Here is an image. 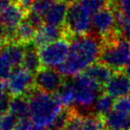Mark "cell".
<instances>
[{
	"mask_svg": "<svg viewBox=\"0 0 130 130\" xmlns=\"http://www.w3.org/2000/svg\"><path fill=\"white\" fill-rule=\"evenodd\" d=\"M83 74L101 87L104 88L106 83L113 76V71L101 62H96L95 64L88 67Z\"/></svg>",
	"mask_w": 130,
	"mask_h": 130,
	"instance_id": "obj_15",
	"label": "cell"
},
{
	"mask_svg": "<svg viewBox=\"0 0 130 130\" xmlns=\"http://www.w3.org/2000/svg\"><path fill=\"white\" fill-rule=\"evenodd\" d=\"M37 30L29 23L28 21L23 19V21L18 25L13 32V39L12 42L26 45L32 43L34 37L36 36Z\"/></svg>",
	"mask_w": 130,
	"mask_h": 130,
	"instance_id": "obj_19",
	"label": "cell"
},
{
	"mask_svg": "<svg viewBox=\"0 0 130 130\" xmlns=\"http://www.w3.org/2000/svg\"><path fill=\"white\" fill-rule=\"evenodd\" d=\"M110 7L120 11L130 20V0H113Z\"/></svg>",
	"mask_w": 130,
	"mask_h": 130,
	"instance_id": "obj_26",
	"label": "cell"
},
{
	"mask_svg": "<svg viewBox=\"0 0 130 130\" xmlns=\"http://www.w3.org/2000/svg\"><path fill=\"white\" fill-rule=\"evenodd\" d=\"M71 116V108H64L58 113L47 130H64Z\"/></svg>",
	"mask_w": 130,
	"mask_h": 130,
	"instance_id": "obj_23",
	"label": "cell"
},
{
	"mask_svg": "<svg viewBox=\"0 0 130 130\" xmlns=\"http://www.w3.org/2000/svg\"><path fill=\"white\" fill-rule=\"evenodd\" d=\"M103 40L95 34L72 37L65 61L57 67L63 77H77L100 59Z\"/></svg>",
	"mask_w": 130,
	"mask_h": 130,
	"instance_id": "obj_1",
	"label": "cell"
},
{
	"mask_svg": "<svg viewBox=\"0 0 130 130\" xmlns=\"http://www.w3.org/2000/svg\"><path fill=\"white\" fill-rule=\"evenodd\" d=\"M72 81L74 90L73 103L76 105L73 108L80 115L83 112L88 113L101 95L102 87L86 77L84 74L75 77Z\"/></svg>",
	"mask_w": 130,
	"mask_h": 130,
	"instance_id": "obj_3",
	"label": "cell"
},
{
	"mask_svg": "<svg viewBox=\"0 0 130 130\" xmlns=\"http://www.w3.org/2000/svg\"><path fill=\"white\" fill-rule=\"evenodd\" d=\"M83 130H105L103 118L96 114L82 115Z\"/></svg>",
	"mask_w": 130,
	"mask_h": 130,
	"instance_id": "obj_22",
	"label": "cell"
},
{
	"mask_svg": "<svg viewBox=\"0 0 130 130\" xmlns=\"http://www.w3.org/2000/svg\"><path fill=\"white\" fill-rule=\"evenodd\" d=\"M92 28V17L82 5L75 0L69 4L63 30L65 37H79L89 34Z\"/></svg>",
	"mask_w": 130,
	"mask_h": 130,
	"instance_id": "obj_5",
	"label": "cell"
},
{
	"mask_svg": "<svg viewBox=\"0 0 130 130\" xmlns=\"http://www.w3.org/2000/svg\"><path fill=\"white\" fill-rule=\"evenodd\" d=\"M105 128L109 130H130V115L116 110L111 111L103 118Z\"/></svg>",
	"mask_w": 130,
	"mask_h": 130,
	"instance_id": "obj_16",
	"label": "cell"
},
{
	"mask_svg": "<svg viewBox=\"0 0 130 130\" xmlns=\"http://www.w3.org/2000/svg\"><path fill=\"white\" fill-rule=\"evenodd\" d=\"M14 3H16L15 0H0V12Z\"/></svg>",
	"mask_w": 130,
	"mask_h": 130,
	"instance_id": "obj_32",
	"label": "cell"
},
{
	"mask_svg": "<svg viewBox=\"0 0 130 130\" xmlns=\"http://www.w3.org/2000/svg\"><path fill=\"white\" fill-rule=\"evenodd\" d=\"M124 70H125V74L127 75V77H129L130 79V57L128 61H127V63H126L125 67H124Z\"/></svg>",
	"mask_w": 130,
	"mask_h": 130,
	"instance_id": "obj_34",
	"label": "cell"
},
{
	"mask_svg": "<svg viewBox=\"0 0 130 130\" xmlns=\"http://www.w3.org/2000/svg\"><path fill=\"white\" fill-rule=\"evenodd\" d=\"M55 97L64 108H71L74 102V90L72 79H65L63 84L55 94Z\"/></svg>",
	"mask_w": 130,
	"mask_h": 130,
	"instance_id": "obj_20",
	"label": "cell"
},
{
	"mask_svg": "<svg viewBox=\"0 0 130 130\" xmlns=\"http://www.w3.org/2000/svg\"><path fill=\"white\" fill-rule=\"evenodd\" d=\"M68 1H69L70 3H71V2H73V1H75V0H68Z\"/></svg>",
	"mask_w": 130,
	"mask_h": 130,
	"instance_id": "obj_36",
	"label": "cell"
},
{
	"mask_svg": "<svg viewBox=\"0 0 130 130\" xmlns=\"http://www.w3.org/2000/svg\"><path fill=\"white\" fill-rule=\"evenodd\" d=\"M24 46L25 53L22 67L27 71H29L30 73L36 74L42 66L37 49L34 46L32 43H29V44H26Z\"/></svg>",
	"mask_w": 130,
	"mask_h": 130,
	"instance_id": "obj_17",
	"label": "cell"
},
{
	"mask_svg": "<svg viewBox=\"0 0 130 130\" xmlns=\"http://www.w3.org/2000/svg\"><path fill=\"white\" fill-rule=\"evenodd\" d=\"M78 2L91 14H94L95 12L110 6L112 3V0H78Z\"/></svg>",
	"mask_w": 130,
	"mask_h": 130,
	"instance_id": "obj_24",
	"label": "cell"
},
{
	"mask_svg": "<svg viewBox=\"0 0 130 130\" xmlns=\"http://www.w3.org/2000/svg\"><path fill=\"white\" fill-rule=\"evenodd\" d=\"M34 125V122L31 119H22L18 120L16 122V125L13 130H31V128Z\"/></svg>",
	"mask_w": 130,
	"mask_h": 130,
	"instance_id": "obj_31",
	"label": "cell"
},
{
	"mask_svg": "<svg viewBox=\"0 0 130 130\" xmlns=\"http://www.w3.org/2000/svg\"><path fill=\"white\" fill-rule=\"evenodd\" d=\"M57 0H34L30 11L36 12L37 14L43 17L49 9L52 7V5Z\"/></svg>",
	"mask_w": 130,
	"mask_h": 130,
	"instance_id": "obj_25",
	"label": "cell"
},
{
	"mask_svg": "<svg viewBox=\"0 0 130 130\" xmlns=\"http://www.w3.org/2000/svg\"><path fill=\"white\" fill-rule=\"evenodd\" d=\"M92 28L94 34L101 37L103 42L118 37L114 9L108 6L95 12L92 16Z\"/></svg>",
	"mask_w": 130,
	"mask_h": 130,
	"instance_id": "obj_7",
	"label": "cell"
},
{
	"mask_svg": "<svg viewBox=\"0 0 130 130\" xmlns=\"http://www.w3.org/2000/svg\"><path fill=\"white\" fill-rule=\"evenodd\" d=\"M121 35H122V37H124L123 38H125L126 40L130 43V21L128 22V24L123 28L122 32H121Z\"/></svg>",
	"mask_w": 130,
	"mask_h": 130,
	"instance_id": "obj_33",
	"label": "cell"
},
{
	"mask_svg": "<svg viewBox=\"0 0 130 130\" xmlns=\"http://www.w3.org/2000/svg\"><path fill=\"white\" fill-rule=\"evenodd\" d=\"M114 104H115V102H114L113 98L110 97L109 95L106 93L101 94L94 104L95 113L98 116L104 118L111 111H113Z\"/></svg>",
	"mask_w": 130,
	"mask_h": 130,
	"instance_id": "obj_21",
	"label": "cell"
},
{
	"mask_svg": "<svg viewBox=\"0 0 130 130\" xmlns=\"http://www.w3.org/2000/svg\"><path fill=\"white\" fill-rule=\"evenodd\" d=\"M70 42L66 38L52 42L38 50L41 65L47 68L58 67L67 58Z\"/></svg>",
	"mask_w": 130,
	"mask_h": 130,
	"instance_id": "obj_8",
	"label": "cell"
},
{
	"mask_svg": "<svg viewBox=\"0 0 130 130\" xmlns=\"http://www.w3.org/2000/svg\"><path fill=\"white\" fill-rule=\"evenodd\" d=\"M114 110L122 112L123 114L130 115V97H123L117 100L114 104Z\"/></svg>",
	"mask_w": 130,
	"mask_h": 130,
	"instance_id": "obj_29",
	"label": "cell"
},
{
	"mask_svg": "<svg viewBox=\"0 0 130 130\" xmlns=\"http://www.w3.org/2000/svg\"><path fill=\"white\" fill-rule=\"evenodd\" d=\"M106 94L113 99L127 97L130 94V79L125 73L122 71L115 72L109 81L104 86Z\"/></svg>",
	"mask_w": 130,
	"mask_h": 130,
	"instance_id": "obj_12",
	"label": "cell"
},
{
	"mask_svg": "<svg viewBox=\"0 0 130 130\" xmlns=\"http://www.w3.org/2000/svg\"><path fill=\"white\" fill-rule=\"evenodd\" d=\"M11 102V96L8 91L0 89V112L6 114L9 111V105Z\"/></svg>",
	"mask_w": 130,
	"mask_h": 130,
	"instance_id": "obj_30",
	"label": "cell"
},
{
	"mask_svg": "<svg viewBox=\"0 0 130 130\" xmlns=\"http://www.w3.org/2000/svg\"><path fill=\"white\" fill-rule=\"evenodd\" d=\"M25 46L9 42L0 47V79L8 81L12 72L20 68L23 63Z\"/></svg>",
	"mask_w": 130,
	"mask_h": 130,
	"instance_id": "obj_6",
	"label": "cell"
},
{
	"mask_svg": "<svg viewBox=\"0 0 130 130\" xmlns=\"http://www.w3.org/2000/svg\"><path fill=\"white\" fill-rule=\"evenodd\" d=\"M26 96L13 97L11 100L9 105V113L12 114L17 120L27 119L30 117V107L29 101Z\"/></svg>",
	"mask_w": 130,
	"mask_h": 130,
	"instance_id": "obj_18",
	"label": "cell"
},
{
	"mask_svg": "<svg viewBox=\"0 0 130 130\" xmlns=\"http://www.w3.org/2000/svg\"><path fill=\"white\" fill-rule=\"evenodd\" d=\"M26 21H28L30 24L32 25L34 28L36 29V30H38V29H40L42 26H43V23H44V20H43V17L40 16L39 14H37L36 12H32V11H29L27 13H26V15H25V18H24Z\"/></svg>",
	"mask_w": 130,
	"mask_h": 130,
	"instance_id": "obj_27",
	"label": "cell"
},
{
	"mask_svg": "<svg viewBox=\"0 0 130 130\" xmlns=\"http://www.w3.org/2000/svg\"><path fill=\"white\" fill-rule=\"evenodd\" d=\"M27 12L17 3L11 5L10 7L0 12V23L4 26L9 35L10 42H12L13 32L25 18Z\"/></svg>",
	"mask_w": 130,
	"mask_h": 130,
	"instance_id": "obj_11",
	"label": "cell"
},
{
	"mask_svg": "<svg viewBox=\"0 0 130 130\" xmlns=\"http://www.w3.org/2000/svg\"><path fill=\"white\" fill-rule=\"evenodd\" d=\"M31 130H47L45 128L44 126H41V125H37V124H34L32 127L31 128Z\"/></svg>",
	"mask_w": 130,
	"mask_h": 130,
	"instance_id": "obj_35",
	"label": "cell"
},
{
	"mask_svg": "<svg viewBox=\"0 0 130 130\" xmlns=\"http://www.w3.org/2000/svg\"><path fill=\"white\" fill-rule=\"evenodd\" d=\"M35 77L26 69L17 68L11 75L7 81L8 92L13 97L27 96L35 88Z\"/></svg>",
	"mask_w": 130,
	"mask_h": 130,
	"instance_id": "obj_9",
	"label": "cell"
},
{
	"mask_svg": "<svg viewBox=\"0 0 130 130\" xmlns=\"http://www.w3.org/2000/svg\"><path fill=\"white\" fill-rule=\"evenodd\" d=\"M130 57V43L125 38L118 37L103 42L99 62L119 72L125 67Z\"/></svg>",
	"mask_w": 130,
	"mask_h": 130,
	"instance_id": "obj_4",
	"label": "cell"
},
{
	"mask_svg": "<svg viewBox=\"0 0 130 130\" xmlns=\"http://www.w3.org/2000/svg\"><path fill=\"white\" fill-rule=\"evenodd\" d=\"M17 121L18 120L9 112L7 114H4L0 122V130H13Z\"/></svg>",
	"mask_w": 130,
	"mask_h": 130,
	"instance_id": "obj_28",
	"label": "cell"
},
{
	"mask_svg": "<svg viewBox=\"0 0 130 130\" xmlns=\"http://www.w3.org/2000/svg\"><path fill=\"white\" fill-rule=\"evenodd\" d=\"M69 4L70 2L68 0H57L43 15L45 24L57 28L64 26Z\"/></svg>",
	"mask_w": 130,
	"mask_h": 130,
	"instance_id": "obj_13",
	"label": "cell"
},
{
	"mask_svg": "<svg viewBox=\"0 0 130 130\" xmlns=\"http://www.w3.org/2000/svg\"><path fill=\"white\" fill-rule=\"evenodd\" d=\"M63 76L57 70L41 67L35 74V88L48 94H56L64 82Z\"/></svg>",
	"mask_w": 130,
	"mask_h": 130,
	"instance_id": "obj_10",
	"label": "cell"
},
{
	"mask_svg": "<svg viewBox=\"0 0 130 130\" xmlns=\"http://www.w3.org/2000/svg\"><path fill=\"white\" fill-rule=\"evenodd\" d=\"M65 32L63 28H57L49 25H43L36 32V36L32 39V44L36 48L40 49L52 42L64 38Z\"/></svg>",
	"mask_w": 130,
	"mask_h": 130,
	"instance_id": "obj_14",
	"label": "cell"
},
{
	"mask_svg": "<svg viewBox=\"0 0 130 130\" xmlns=\"http://www.w3.org/2000/svg\"><path fill=\"white\" fill-rule=\"evenodd\" d=\"M26 97L29 98L30 118L37 125L48 127L62 110V106L55 95L42 92L37 88H34Z\"/></svg>",
	"mask_w": 130,
	"mask_h": 130,
	"instance_id": "obj_2",
	"label": "cell"
}]
</instances>
